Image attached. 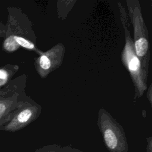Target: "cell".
Returning <instances> with one entry per match:
<instances>
[{"instance_id": "52a82bcc", "label": "cell", "mask_w": 152, "mask_h": 152, "mask_svg": "<svg viewBox=\"0 0 152 152\" xmlns=\"http://www.w3.org/2000/svg\"><path fill=\"white\" fill-rule=\"evenodd\" d=\"M65 52L64 45L58 43L48 51L42 52L38 57L34 58V68L42 78L47 77L50 72L61 66Z\"/></svg>"}, {"instance_id": "8fae6325", "label": "cell", "mask_w": 152, "mask_h": 152, "mask_svg": "<svg viewBox=\"0 0 152 152\" xmlns=\"http://www.w3.org/2000/svg\"><path fill=\"white\" fill-rule=\"evenodd\" d=\"M151 84H150V86H149V87L147 89V98H148V100H149V102H150V104L151 105Z\"/></svg>"}, {"instance_id": "6da1fadb", "label": "cell", "mask_w": 152, "mask_h": 152, "mask_svg": "<svg viewBox=\"0 0 152 152\" xmlns=\"http://www.w3.org/2000/svg\"><path fill=\"white\" fill-rule=\"evenodd\" d=\"M8 12L2 49L7 53H12L23 48L40 55L42 52L36 46V37L27 16L18 8L8 7Z\"/></svg>"}, {"instance_id": "ba28073f", "label": "cell", "mask_w": 152, "mask_h": 152, "mask_svg": "<svg viewBox=\"0 0 152 152\" xmlns=\"http://www.w3.org/2000/svg\"><path fill=\"white\" fill-rule=\"evenodd\" d=\"M18 69L19 66L15 64H7L0 66V90L9 83Z\"/></svg>"}, {"instance_id": "9c48e42d", "label": "cell", "mask_w": 152, "mask_h": 152, "mask_svg": "<svg viewBox=\"0 0 152 152\" xmlns=\"http://www.w3.org/2000/svg\"><path fill=\"white\" fill-rule=\"evenodd\" d=\"M34 152H84L70 145L62 146L59 144H49L36 149Z\"/></svg>"}, {"instance_id": "3957f363", "label": "cell", "mask_w": 152, "mask_h": 152, "mask_svg": "<svg viewBox=\"0 0 152 152\" xmlns=\"http://www.w3.org/2000/svg\"><path fill=\"white\" fill-rule=\"evenodd\" d=\"M125 33V45L121 52V61L127 69L135 90L134 100L141 97L147 88L148 74L144 71L140 59L135 53L133 39L128 27L123 26Z\"/></svg>"}, {"instance_id": "7a4b0ae2", "label": "cell", "mask_w": 152, "mask_h": 152, "mask_svg": "<svg viewBox=\"0 0 152 152\" xmlns=\"http://www.w3.org/2000/svg\"><path fill=\"white\" fill-rule=\"evenodd\" d=\"M126 2L129 20L133 26L132 39L135 53L140 59L144 71L148 74L150 58L149 37L148 29L142 17L140 2L137 0H127Z\"/></svg>"}, {"instance_id": "8992f818", "label": "cell", "mask_w": 152, "mask_h": 152, "mask_svg": "<svg viewBox=\"0 0 152 152\" xmlns=\"http://www.w3.org/2000/svg\"><path fill=\"white\" fill-rule=\"evenodd\" d=\"M42 107L30 96L14 112L10 119L0 126V131L14 132L34 121L40 115Z\"/></svg>"}, {"instance_id": "5b68a950", "label": "cell", "mask_w": 152, "mask_h": 152, "mask_svg": "<svg viewBox=\"0 0 152 152\" xmlns=\"http://www.w3.org/2000/svg\"><path fill=\"white\" fill-rule=\"evenodd\" d=\"M26 74L11 80L0 90V126L7 122L14 112L28 98L25 93Z\"/></svg>"}, {"instance_id": "277c9868", "label": "cell", "mask_w": 152, "mask_h": 152, "mask_svg": "<svg viewBox=\"0 0 152 152\" xmlns=\"http://www.w3.org/2000/svg\"><path fill=\"white\" fill-rule=\"evenodd\" d=\"M97 123L109 152H128V144L122 126L106 109L99 110Z\"/></svg>"}, {"instance_id": "30bf717a", "label": "cell", "mask_w": 152, "mask_h": 152, "mask_svg": "<svg viewBox=\"0 0 152 152\" xmlns=\"http://www.w3.org/2000/svg\"><path fill=\"white\" fill-rule=\"evenodd\" d=\"M147 152H152V138L149 137L147 139Z\"/></svg>"}]
</instances>
